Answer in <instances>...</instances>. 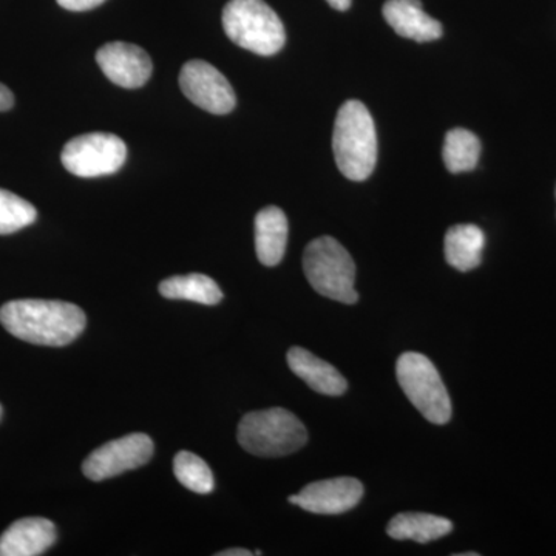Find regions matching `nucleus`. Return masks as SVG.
I'll return each mask as SVG.
<instances>
[{"instance_id": "obj_1", "label": "nucleus", "mask_w": 556, "mask_h": 556, "mask_svg": "<svg viewBox=\"0 0 556 556\" xmlns=\"http://www.w3.org/2000/svg\"><path fill=\"white\" fill-rule=\"evenodd\" d=\"M0 324L14 338L42 346H65L86 329V313L58 300H13L0 308Z\"/></svg>"}, {"instance_id": "obj_2", "label": "nucleus", "mask_w": 556, "mask_h": 556, "mask_svg": "<svg viewBox=\"0 0 556 556\" xmlns=\"http://www.w3.org/2000/svg\"><path fill=\"white\" fill-rule=\"evenodd\" d=\"M332 152L339 170L348 179L365 181L378 163L375 119L364 102L346 101L340 108L332 134Z\"/></svg>"}, {"instance_id": "obj_3", "label": "nucleus", "mask_w": 556, "mask_h": 556, "mask_svg": "<svg viewBox=\"0 0 556 556\" xmlns=\"http://www.w3.org/2000/svg\"><path fill=\"white\" fill-rule=\"evenodd\" d=\"M223 27L233 43L260 56H273L287 42L283 22L265 0H229Z\"/></svg>"}, {"instance_id": "obj_4", "label": "nucleus", "mask_w": 556, "mask_h": 556, "mask_svg": "<svg viewBox=\"0 0 556 556\" xmlns=\"http://www.w3.org/2000/svg\"><path fill=\"white\" fill-rule=\"evenodd\" d=\"M241 447L260 457L292 455L305 447L308 431L298 416L285 408L248 413L237 433Z\"/></svg>"}, {"instance_id": "obj_5", "label": "nucleus", "mask_w": 556, "mask_h": 556, "mask_svg": "<svg viewBox=\"0 0 556 556\" xmlns=\"http://www.w3.org/2000/svg\"><path fill=\"white\" fill-rule=\"evenodd\" d=\"M303 270L311 287L324 298L354 305L358 300L356 263L338 240L320 237L311 241L303 254Z\"/></svg>"}, {"instance_id": "obj_6", "label": "nucleus", "mask_w": 556, "mask_h": 556, "mask_svg": "<svg viewBox=\"0 0 556 556\" xmlns=\"http://www.w3.org/2000/svg\"><path fill=\"white\" fill-rule=\"evenodd\" d=\"M399 386L428 422L444 426L452 419V401L433 362L420 353L402 354L396 365Z\"/></svg>"}, {"instance_id": "obj_7", "label": "nucleus", "mask_w": 556, "mask_h": 556, "mask_svg": "<svg viewBox=\"0 0 556 556\" xmlns=\"http://www.w3.org/2000/svg\"><path fill=\"white\" fill-rule=\"evenodd\" d=\"M127 159V146L113 134H87L70 139L61 161L70 174L97 178L116 174Z\"/></svg>"}, {"instance_id": "obj_8", "label": "nucleus", "mask_w": 556, "mask_h": 556, "mask_svg": "<svg viewBox=\"0 0 556 556\" xmlns=\"http://www.w3.org/2000/svg\"><path fill=\"white\" fill-rule=\"evenodd\" d=\"M155 445L148 434L131 433L110 441L93 453L83 464V471L90 481L118 477L124 471L135 470L152 459Z\"/></svg>"}, {"instance_id": "obj_9", "label": "nucleus", "mask_w": 556, "mask_h": 556, "mask_svg": "<svg viewBox=\"0 0 556 556\" xmlns=\"http://www.w3.org/2000/svg\"><path fill=\"white\" fill-rule=\"evenodd\" d=\"M179 87L192 104L212 115H226L236 109V91L229 80L208 62H186L179 72Z\"/></svg>"}, {"instance_id": "obj_10", "label": "nucleus", "mask_w": 556, "mask_h": 556, "mask_svg": "<svg viewBox=\"0 0 556 556\" xmlns=\"http://www.w3.org/2000/svg\"><path fill=\"white\" fill-rule=\"evenodd\" d=\"M364 496V485L354 478H332L308 484L289 503L316 515H340L353 510Z\"/></svg>"}, {"instance_id": "obj_11", "label": "nucleus", "mask_w": 556, "mask_h": 556, "mask_svg": "<svg viewBox=\"0 0 556 556\" xmlns=\"http://www.w3.org/2000/svg\"><path fill=\"white\" fill-rule=\"evenodd\" d=\"M97 62L108 79L123 89H139L152 76V60L134 43H105L97 51Z\"/></svg>"}, {"instance_id": "obj_12", "label": "nucleus", "mask_w": 556, "mask_h": 556, "mask_svg": "<svg viewBox=\"0 0 556 556\" xmlns=\"http://www.w3.org/2000/svg\"><path fill=\"white\" fill-rule=\"evenodd\" d=\"M56 527L46 518H22L0 536V556H38L56 543Z\"/></svg>"}, {"instance_id": "obj_13", "label": "nucleus", "mask_w": 556, "mask_h": 556, "mask_svg": "<svg viewBox=\"0 0 556 556\" xmlns=\"http://www.w3.org/2000/svg\"><path fill=\"white\" fill-rule=\"evenodd\" d=\"M383 17L402 38L430 42L442 36L441 22L428 16L420 0H388Z\"/></svg>"}, {"instance_id": "obj_14", "label": "nucleus", "mask_w": 556, "mask_h": 556, "mask_svg": "<svg viewBox=\"0 0 556 556\" xmlns=\"http://www.w3.org/2000/svg\"><path fill=\"white\" fill-rule=\"evenodd\" d=\"M288 365L298 378L325 396H342L348 390L346 379L328 362L321 361L305 348L288 351Z\"/></svg>"}, {"instance_id": "obj_15", "label": "nucleus", "mask_w": 556, "mask_h": 556, "mask_svg": "<svg viewBox=\"0 0 556 556\" xmlns=\"http://www.w3.org/2000/svg\"><path fill=\"white\" fill-rule=\"evenodd\" d=\"M288 243V218L281 208H263L255 217V251L260 263L277 266L285 257Z\"/></svg>"}, {"instance_id": "obj_16", "label": "nucleus", "mask_w": 556, "mask_h": 556, "mask_svg": "<svg viewBox=\"0 0 556 556\" xmlns=\"http://www.w3.org/2000/svg\"><path fill=\"white\" fill-rule=\"evenodd\" d=\"M484 247L485 236L478 226L456 225L445 233V258L450 266L460 273H468L481 265Z\"/></svg>"}, {"instance_id": "obj_17", "label": "nucleus", "mask_w": 556, "mask_h": 556, "mask_svg": "<svg viewBox=\"0 0 556 556\" xmlns=\"http://www.w3.org/2000/svg\"><path fill=\"white\" fill-rule=\"evenodd\" d=\"M452 530L453 525L450 519L430 514H415V511L396 515L387 527V533L393 540H409L420 544L447 536Z\"/></svg>"}, {"instance_id": "obj_18", "label": "nucleus", "mask_w": 556, "mask_h": 556, "mask_svg": "<svg viewBox=\"0 0 556 556\" xmlns=\"http://www.w3.org/2000/svg\"><path fill=\"white\" fill-rule=\"evenodd\" d=\"M160 294L169 300H188L200 305H217L223 300L217 281L204 274L166 278L160 283Z\"/></svg>"}, {"instance_id": "obj_19", "label": "nucleus", "mask_w": 556, "mask_h": 556, "mask_svg": "<svg viewBox=\"0 0 556 556\" xmlns=\"http://www.w3.org/2000/svg\"><path fill=\"white\" fill-rule=\"evenodd\" d=\"M445 166L452 174L473 170L481 156V142L473 131L466 129L450 130L444 141Z\"/></svg>"}, {"instance_id": "obj_20", "label": "nucleus", "mask_w": 556, "mask_h": 556, "mask_svg": "<svg viewBox=\"0 0 556 556\" xmlns=\"http://www.w3.org/2000/svg\"><path fill=\"white\" fill-rule=\"evenodd\" d=\"M175 477L186 489L206 495L214 490L215 481L211 468L200 456L190 452H179L174 459Z\"/></svg>"}, {"instance_id": "obj_21", "label": "nucleus", "mask_w": 556, "mask_h": 556, "mask_svg": "<svg viewBox=\"0 0 556 556\" xmlns=\"http://www.w3.org/2000/svg\"><path fill=\"white\" fill-rule=\"evenodd\" d=\"M38 218V211L27 200L0 189V236L27 228Z\"/></svg>"}, {"instance_id": "obj_22", "label": "nucleus", "mask_w": 556, "mask_h": 556, "mask_svg": "<svg viewBox=\"0 0 556 556\" xmlns=\"http://www.w3.org/2000/svg\"><path fill=\"white\" fill-rule=\"evenodd\" d=\"M62 9L68 11H89L102 5L105 0H56Z\"/></svg>"}, {"instance_id": "obj_23", "label": "nucleus", "mask_w": 556, "mask_h": 556, "mask_svg": "<svg viewBox=\"0 0 556 556\" xmlns=\"http://www.w3.org/2000/svg\"><path fill=\"white\" fill-rule=\"evenodd\" d=\"M14 105V97L11 93L9 87L0 84V112H9V110L13 109Z\"/></svg>"}, {"instance_id": "obj_24", "label": "nucleus", "mask_w": 556, "mask_h": 556, "mask_svg": "<svg viewBox=\"0 0 556 556\" xmlns=\"http://www.w3.org/2000/svg\"><path fill=\"white\" fill-rule=\"evenodd\" d=\"M247 548H228V551L218 552L215 556H251Z\"/></svg>"}, {"instance_id": "obj_25", "label": "nucleus", "mask_w": 556, "mask_h": 556, "mask_svg": "<svg viewBox=\"0 0 556 556\" xmlns=\"http://www.w3.org/2000/svg\"><path fill=\"white\" fill-rule=\"evenodd\" d=\"M327 2L338 11H346L351 7V0H327Z\"/></svg>"}, {"instance_id": "obj_26", "label": "nucleus", "mask_w": 556, "mask_h": 556, "mask_svg": "<svg viewBox=\"0 0 556 556\" xmlns=\"http://www.w3.org/2000/svg\"><path fill=\"white\" fill-rule=\"evenodd\" d=\"M478 554H473V552H467V554H459L457 556H477Z\"/></svg>"}, {"instance_id": "obj_27", "label": "nucleus", "mask_w": 556, "mask_h": 556, "mask_svg": "<svg viewBox=\"0 0 556 556\" xmlns=\"http://www.w3.org/2000/svg\"><path fill=\"white\" fill-rule=\"evenodd\" d=\"M2 413H3L2 405H0V419H2Z\"/></svg>"}]
</instances>
